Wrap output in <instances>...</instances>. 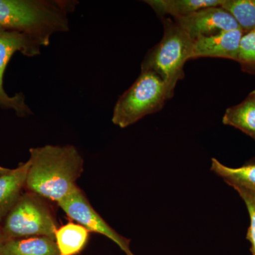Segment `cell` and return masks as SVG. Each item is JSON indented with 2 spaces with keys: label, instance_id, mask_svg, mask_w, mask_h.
I'll return each mask as SVG.
<instances>
[{
  "label": "cell",
  "instance_id": "6da1fadb",
  "mask_svg": "<svg viewBox=\"0 0 255 255\" xmlns=\"http://www.w3.org/2000/svg\"><path fill=\"white\" fill-rule=\"evenodd\" d=\"M29 152L25 189L59 204L78 187L85 164L81 154L72 145H46Z\"/></svg>",
  "mask_w": 255,
  "mask_h": 255
},
{
  "label": "cell",
  "instance_id": "7a4b0ae2",
  "mask_svg": "<svg viewBox=\"0 0 255 255\" xmlns=\"http://www.w3.org/2000/svg\"><path fill=\"white\" fill-rule=\"evenodd\" d=\"M162 39L146 55L141 70H150L162 79L170 100L178 81L184 78V66L191 60L194 40L174 20L162 18Z\"/></svg>",
  "mask_w": 255,
  "mask_h": 255
},
{
  "label": "cell",
  "instance_id": "3957f363",
  "mask_svg": "<svg viewBox=\"0 0 255 255\" xmlns=\"http://www.w3.org/2000/svg\"><path fill=\"white\" fill-rule=\"evenodd\" d=\"M168 100L162 79L150 70H141L137 80L116 103L112 123L125 128L146 116L159 112Z\"/></svg>",
  "mask_w": 255,
  "mask_h": 255
},
{
  "label": "cell",
  "instance_id": "277c9868",
  "mask_svg": "<svg viewBox=\"0 0 255 255\" xmlns=\"http://www.w3.org/2000/svg\"><path fill=\"white\" fill-rule=\"evenodd\" d=\"M35 193H24L4 220L5 241L31 237L55 239L58 228L50 204Z\"/></svg>",
  "mask_w": 255,
  "mask_h": 255
},
{
  "label": "cell",
  "instance_id": "5b68a950",
  "mask_svg": "<svg viewBox=\"0 0 255 255\" xmlns=\"http://www.w3.org/2000/svg\"><path fill=\"white\" fill-rule=\"evenodd\" d=\"M41 46L26 33L0 28V106L12 109L20 117L29 115L31 111L25 103L23 94L10 97L3 87V77L8 63L16 52L28 57L40 55Z\"/></svg>",
  "mask_w": 255,
  "mask_h": 255
},
{
  "label": "cell",
  "instance_id": "8992f818",
  "mask_svg": "<svg viewBox=\"0 0 255 255\" xmlns=\"http://www.w3.org/2000/svg\"><path fill=\"white\" fill-rule=\"evenodd\" d=\"M58 206L67 216L86 228L90 233H98L117 245L126 255H135L130 250V241L117 233L94 209L83 191L76 187Z\"/></svg>",
  "mask_w": 255,
  "mask_h": 255
},
{
  "label": "cell",
  "instance_id": "52a82bcc",
  "mask_svg": "<svg viewBox=\"0 0 255 255\" xmlns=\"http://www.w3.org/2000/svg\"><path fill=\"white\" fill-rule=\"evenodd\" d=\"M193 40L220 32L241 29L236 18L221 6H210L174 19Z\"/></svg>",
  "mask_w": 255,
  "mask_h": 255
},
{
  "label": "cell",
  "instance_id": "ba28073f",
  "mask_svg": "<svg viewBox=\"0 0 255 255\" xmlns=\"http://www.w3.org/2000/svg\"><path fill=\"white\" fill-rule=\"evenodd\" d=\"M242 29L220 32L194 40L191 60L198 58H221L237 61L242 38Z\"/></svg>",
  "mask_w": 255,
  "mask_h": 255
},
{
  "label": "cell",
  "instance_id": "9c48e42d",
  "mask_svg": "<svg viewBox=\"0 0 255 255\" xmlns=\"http://www.w3.org/2000/svg\"><path fill=\"white\" fill-rule=\"evenodd\" d=\"M29 162L20 164L16 168L0 175V222L7 216L22 195L26 185Z\"/></svg>",
  "mask_w": 255,
  "mask_h": 255
},
{
  "label": "cell",
  "instance_id": "30bf717a",
  "mask_svg": "<svg viewBox=\"0 0 255 255\" xmlns=\"http://www.w3.org/2000/svg\"><path fill=\"white\" fill-rule=\"evenodd\" d=\"M0 255H60L55 239L31 237L5 241Z\"/></svg>",
  "mask_w": 255,
  "mask_h": 255
},
{
  "label": "cell",
  "instance_id": "8fae6325",
  "mask_svg": "<svg viewBox=\"0 0 255 255\" xmlns=\"http://www.w3.org/2000/svg\"><path fill=\"white\" fill-rule=\"evenodd\" d=\"M159 16L170 15L176 18L185 17L196 11L210 6H221L224 0H147Z\"/></svg>",
  "mask_w": 255,
  "mask_h": 255
},
{
  "label": "cell",
  "instance_id": "7c38bea8",
  "mask_svg": "<svg viewBox=\"0 0 255 255\" xmlns=\"http://www.w3.org/2000/svg\"><path fill=\"white\" fill-rule=\"evenodd\" d=\"M89 231L77 223L70 222L58 227L55 241L60 255H76L86 246Z\"/></svg>",
  "mask_w": 255,
  "mask_h": 255
},
{
  "label": "cell",
  "instance_id": "4fadbf2b",
  "mask_svg": "<svg viewBox=\"0 0 255 255\" xmlns=\"http://www.w3.org/2000/svg\"><path fill=\"white\" fill-rule=\"evenodd\" d=\"M223 123L239 129L255 140V100L248 95L241 103L230 107L223 116Z\"/></svg>",
  "mask_w": 255,
  "mask_h": 255
},
{
  "label": "cell",
  "instance_id": "5bb4252c",
  "mask_svg": "<svg viewBox=\"0 0 255 255\" xmlns=\"http://www.w3.org/2000/svg\"><path fill=\"white\" fill-rule=\"evenodd\" d=\"M211 170L222 177L228 185L236 186L255 191V162L232 168L221 163L217 159H211Z\"/></svg>",
  "mask_w": 255,
  "mask_h": 255
},
{
  "label": "cell",
  "instance_id": "9a60e30c",
  "mask_svg": "<svg viewBox=\"0 0 255 255\" xmlns=\"http://www.w3.org/2000/svg\"><path fill=\"white\" fill-rule=\"evenodd\" d=\"M221 6L236 18L244 33L255 29V0H224Z\"/></svg>",
  "mask_w": 255,
  "mask_h": 255
},
{
  "label": "cell",
  "instance_id": "2e32d148",
  "mask_svg": "<svg viewBox=\"0 0 255 255\" xmlns=\"http://www.w3.org/2000/svg\"><path fill=\"white\" fill-rule=\"evenodd\" d=\"M237 62L243 72L255 75V29L243 35Z\"/></svg>",
  "mask_w": 255,
  "mask_h": 255
},
{
  "label": "cell",
  "instance_id": "e0dca14e",
  "mask_svg": "<svg viewBox=\"0 0 255 255\" xmlns=\"http://www.w3.org/2000/svg\"><path fill=\"white\" fill-rule=\"evenodd\" d=\"M232 187L237 191L238 194L244 201L248 213H249L251 225L248 228L247 239L250 241L251 244L252 255H255V191L248 190V189L236 187V186H233Z\"/></svg>",
  "mask_w": 255,
  "mask_h": 255
},
{
  "label": "cell",
  "instance_id": "ac0fdd59",
  "mask_svg": "<svg viewBox=\"0 0 255 255\" xmlns=\"http://www.w3.org/2000/svg\"><path fill=\"white\" fill-rule=\"evenodd\" d=\"M5 242V238L4 233H3L2 227L0 226V248L2 246L3 243Z\"/></svg>",
  "mask_w": 255,
  "mask_h": 255
},
{
  "label": "cell",
  "instance_id": "d6986e66",
  "mask_svg": "<svg viewBox=\"0 0 255 255\" xmlns=\"http://www.w3.org/2000/svg\"><path fill=\"white\" fill-rule=\"evenodd\" d=\"M10 169H11L6 168V167H1V166H0V175L6 173V172H9Z\"/></svg>",
  "mask_w": 255,
  "mask_h": 255
},
{
  "label": "cell",
  "instance_id": "ffe728a7",
  "mask_svg": "<svg viewBox=\"0 0 255 255\" xmlns=\"http://www.w3.org/2000/svg\"><path fill=\"white\" fill-rule=\"evenodd\" d=\"M250 95L252 96V97H253L255 100V90L254 91L252 92L250 94Z\"/></svg>",
  "mask_w": 255,
  "mask_h": 255
}]
</instances>
